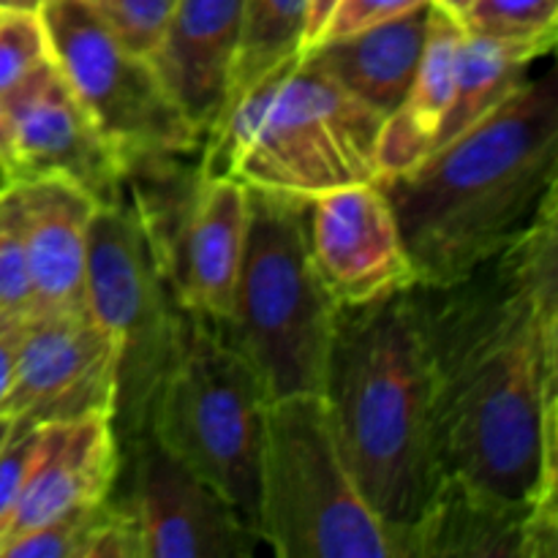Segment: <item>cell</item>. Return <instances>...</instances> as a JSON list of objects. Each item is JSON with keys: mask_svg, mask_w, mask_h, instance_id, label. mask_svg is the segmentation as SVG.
I'll return each instance as SVG.
<instances>
[{"mask_svg": "<svg viewBox=\"0 0 558 558\" xmlns=\"http://www.w3.org/2000/svg\"><path fill=\"white\" fill-rule=\"evenodd\" d=\"M556 199L466 276L409 287L430 376L436 474L548 526H558Z\"/></svg>", "mask_w": 558, "mask_h": 558, "instance_id": "6da1fadb", "label": "cell"}, {"mask_svg": "<svg viewBox=\"0 0 558 558\" xmlns=\"http://www.w3.org/2000/svg\"><path fill=\"white\" fill-rule=\"evenodd\" d=\"M558 80H526L505 104L381 180L417 283H450L499 254L556 194Z\"/></svg>", "mask_w": 558, "mask_h": 558, "instance_id": "7a4b0ae2", "label": "cell"}, {"mask_svg": "<svg viewBox=\"0 0 558 558\" xmlns=\"http://www.w3.org/2000/svg\"><path fill=\"white\" fill-rule=\"evenodd\" d=\"M322 398L343 461L371 510L396 534L401 558L403 534L439 480L430 376L409 289L338 308Z\"/></svg>", "mask_w": 558, "mask_h": 558, "instance_id": "3957f363", "label": "cell"}, {"mask_svg": "<svg viewBox=\"0 0 558 558\" xmlns=\"http://www.w3.org/2000/svg\"><path fill=\"white\" fill-rule=\"evenodd\" d=\"M338 305L305 243V199L248 189V238L234 308L216 327L256 371L267 398L322 396Z\"/></svg>", "mask_w": 558, "mask_h": 558, "instance_id": "277c9868", "label": "cell"}, {"mask_svg": "<svg viewBox=\"0 0 558 558\" xmlns=\"http://www.w3.org/2000/svg\"><path fill=\"white\" fill-rule=\"evenodd\" d=\"M85 308L120 349L114 434L120 447L147 434L150 409L172 371L191 314L180 305L156 216L134 180L98 207L87 234Z\"/></svg>", "mask_w": 558, "mask_h": 558, "instance_id": "5b68a950", "label": "cell"}, {"mask_svg": "<svg viewBox=\"0 0 558 558\" xmlns=\"http://www.w3.org/2000/svg\"><path fill=\"white\" fill-rule=\"evenodd\" d=\"M256 537L281 558H398L396 534L360 494L322 396L267 407Z\"/></svg>", "mask_w": 558, "mask_h": 558, "instance_id": "8992f818", "label": "cell"}, {"mask_svg": "<svg viewBox=\"0 0 558 558\" xmlns=\"http://www.w3.org/2000/svg\"><path fill=\"white\" fill-rule=\"evenodd\" d=\"M267 407L270 398L256 371L210 322L191 316L183 349L150 409L147 434L216 488L254 532Z\"/></svg>", "mask_w": 558, "mask_h": 558, "instance_id": "52a82bcc", "label": "cell"}, {"mask_svg": "<svg viewBox=\"0 0 558 558\" xmlns=\"http://www.w3.org/2000/svg\"><path fill=\"white\" fill-rule=\"evenodd\" d=\"M49 54L131 174L169 169L202 147V134L180 112L150 58L131 49L87 0H49L38 11Z\"/></svg>", "mask_w": 558, "mask_h": 558, "instance_id": "ba28073f", "label": "cell"}, {"mask_svg": "<svg viewBox=\"0 0 558 558\" xmlns=\"http://www.w3.org/2000/svg\"><path fill=\"white\" fill-rule=\"evenodd\" d=\"M381 125L379 112L300 52L240 153L232 178L298 199L379 183Z\"/></svg>", "mask_w": 558, "mask_h": 558, "instance_id": "9c48e42d", "label": "cell"}, {"mask_svg": "<svg viewBox=\"0 0 558 558\" xmlns=\"http://www.w3.org/2000/svg\"><path fill=\"white\" fill-rule=\"evenodd\" d=\"M118 376V341L90 311L31 314L22 319L3 412L27 428L114 414Z\"/></svg>", "mask_w": 558, "mask_h": 558, "instance_id": "30bf717a", "label": "cell"}, {"mask_svg": "<svg viewBox=\"0 0 558 558\" xmlns=\"http://www.w3.org/2000/svg\"><path fill=\"white\" fill-rule=\"evenodd\" d=\"M120 499L134 515L145 558H248L259 545L234 507L169 456L150 434L120 447Z\"/></svg>", "mask_w": 558, "mask_h": 558, "instance_id": "8fae6325", "label": "cell"}, {"mask_svg": "<svg viewBox=\"0 0 558 558\" xmlns=\"http://www.w3.org/2000/svg\"><path fill=\"white\" fill-rule=\"evenodd\" d=\"M305 243L338 308L376 303L414 283L396 213L379 183L347 185L305 199Z\"/></svg>", "mask_w": 558, "mask_h": 558, "instance_id": "7c38bea8", "label": "cell"}, {"mask_svg": "<svg viewBox=\"0 0 558 558\" xmlns=\"http://www.w3.org/2000/svg\"><path fill=\"white\" fill-rule=\"evenodd\" d=\"M3 101L14 123L16 180H69L98 207L125 194L131 167L93 125L54 63L38 69Z\"/></svg>", "mask_w": 558, "mask_h": 558, "instance_id": "4fadbf2b", "label": "cell"}, {"mask_svg": "<svg viewBox=\"0 0 558 558\" xmlns=\"http://www.w3.org/2000/svg\"><path fill=\"white\" fill-rule=\"evenodd\" d=\"M156 223L180 305L213 327L227 325L248 238V185L234 178H191L178 223L167 227L158 216Z\"/></svg>", "mask_w": 558, "mask_h": 558, "instance_id": "5bb4252c", "label": "cell"}, {"mask_svg": "<svg viewBox=\"0 0 558 558\" xmlns=\"http://www.w3.org/2000/svg\"><path fill=\"white\" fill-rule=\"evenodd\" d=\"M245 0H172L150 63L205 140L232 87Z\"/></svg>", "mask_w": 558, "mask_h": 558, "instance_id": "9a60e30c", "label": "cell"}, {"mask_svg": "<svg viewBox=\"0 0 558 558\" xmlns=\"http://www.w3.org/2000/svg\"><path fill=\"white\" fill-rule=\"evenodd\" d=\"M123 450L112 414H87L74 423L44 425L41 441L27 469L20 507L0 550L11 539L41 526L71 507L101 501L118 483Z\"/></svg>", "mask_w": 558, "mask_h": 558, "instance_id": "2e32d148", "label": "cell"}, {"mask_svg": "<svg viewBox=\"0 0 558 558\" xmlns=\"http://www.w3.org/2000/svg\"><path fill=\"white\" fill-rule=\"evenodd\" d=\"M31 270V314L85 308L87 234L98 202L60 178L14 180ZM27 314V316H31Z\"/></svg>", "mask_w": 558, "mask_h": 558, "instance_id": "e0dca14e", "label": "cell"}, {"mask_svg": "<svg viewBox=\"0 0 558 558\" xmlns=\"http://www.w3.org/2000/svg\"><path fill=\"white\" fill-rule=\"evenodd\" d=\"M532 510L480 494L461 480H439L423 515L401 543V558H556Z\"/></svg>", "mask_w": 558, "mask_h": 558, "instance_id": "ac0fdd59", "label": "cell"}, {"mask_svg": "<svg viewBox=\"0 0 558 558\" xmlns=\"http://www.w3.org/2000/svg\"><path fill=\"white\" fill-rule=\"evenodd\" d=\"M430 14L434 5L425 3L379 25L316 41L303 52L343 90L387 118L396 112L417 74L428 41Z\"/></svg>", "mask_w": 558, "mask_h": 558, "instance_id": "d6986e66", "label": "cell"}, {"mask_svg": "<svg viewBox=\"0 0 558 558\" xmlns=\"http://www.w3.org/2000/svg\"><path fill=\"white\" fill-rule=\"evenodd\" d=\"M463 25L445 11L430 14L428 41L420 58L417 74L407 96L392 114H387L379 136V183L425 158L434 147L436 131L450 107L456 87L458 49H461Z\"/></svg>", "mask_w": 558, "mask_h": 558, "instance_id": "ffe728a7", "label": "cell"}, {"mask_svg": "<svg viewBox=\"0 0 558 558\" xmlns=\"http://www.w3.org/2000/svg\"><path fill=\"white\" fill-rule=\"evenodd\" d=\"M543 54V49L532 47V44L499 41V38L463 31L461 49H458L456 87H452L450 107L436 131L430 150L456 140L477 120L494 112L499 104H505L526 82L529 65Z\"/></svg>", "mask_w": 558, "mask_h": 558, "instance_id": "44dd1931", "label": "cell"}, {"mask_svg": "<svg viewBox=\"0 0 558 558\" xmlns=\"http://www.w3.org/2000/svg\"><path fill=\"white\" fill-rule=\"evenodd\" d=\"M0 558H145L134 515L118 490L71 507L11 539Z\"/></svg>", "mask_w": 558, "mask_h": 558, "instance_id": "7402d4cb", "label": "cell"}, {"mask_svg": "<svg viewBox=\"0 0 558 558\" xmlns=\"http://www.w3.org/2000/svg\"><path fill=\"white\" fill-rule=\"evenodd\" d=\"M305 22H308V0H245L243 36H240L229 98L245 90L272 65L303 52Z\"/></svg>", "mask_w": 558, "mask_h": 558, "instance_id": "603a6c76", "label": "cell"}, {"mask_svg": "<svg viewBox=\"0 0 558 558\" xmlns=\"http://www.w3.org/2000/svg\"><path fill=\"white\" fill-rule=\"evenodd\" d=\"M461 25L477 36L532 44L548 54L558 38V0H474Z\"/></svg>", "mask_w": 558, "mask_h": 558, "instance_id": "cb8c5ba5", "label": "cell"}, {"mask_svg": "<svg viewBox=\"0 0 558 558\" xmlns=\"http://www.w3.org/2000/svg\"><path fill=\"white\" fill-rule=\"evenodd\" d=\"M33 305L25 234L14 185L0 183V314L27 316Z\"/></svg>", "mask_w": 558, "mask_h": 558, "instance_id": "d4e9b609", "label": "cell"}, {"mask_svg": "<svg viewBox=\"0 0 558 558\" xmlns=\"http://www.w3.org/2000/svg\"><path fill=\"white\" fill-rule=\"evenodd\" d=\"M52 63L47 31L38 14H0V98L14 93L38 69Z\"/></svg>", "mask_w": 558, "mask_h": 558, "instance_id": "484cf974", "label": "cell"}, {"mask_svg": "<svg viewBox=\"0 0 558 558\" xmlns=\"http://www.w3.org/2000/svg\"><path fill=\"white\" fill-rule=\"evenodd\" d=\"M107 25L142 54H150L167 22L172 0H87Z\"/></svg>", "mask_w": 558, "mask_h": 558, "instance_id": "4316f807", "label": "cell"}, {"mask_svg": "<svg viewBox=\"0 0 558 558\" xmlns=\"http://www.w3.org/2000/svg\"><path fill=\"white\" fill-rule=\"evenodd\" d=\"M38 441H41V428H27V425H16L11 420V434L0 447V543L14 521L16 507H20L27 469L38 450Z\"/></svg>", "mask_w": 558, "mask_h": 558, "instance_id": "83f0119b", "label": "cell"}, {"mask_svg": "<svg viewBox=\"0 0 558 558\" xmlns=\"http://www.w3.org/2000/svg\"><path fill=\"white\" fill-rule=\"evenodd\" d=\"M425 3H430V0H338L330 20H327L325 31H322L319 41L347 36V33H357L371 25H379V22L407 14V11L420 9V5ZM311 47H314V44H311Z\"/></svg>", "mask_w": 558, "mask_h": 558, "instance_id": "f1b7e54d", "label": "cell"}, {"mask_svg": "<svg viewBox=\"0 0 558 558\" xmlns=\"http://www.w3.org/2000/svg\"><path fill=\"white\" fill-rule=\"evenodd\" d=\"M22 319L25 316L0 314V414H5V398H9L11 379H14V360L22 332Z\"/></svg>", "mask_w": 558, "mask_h": 558, "instance_id": "f546056e", "label": "cell"}, {"mask_svg": "<svg viewBox=\"0 0 558 558\" xmlns=\"http://www.w3.org/2000/svg\"><path fill=\"white\" fill-rule=\"evenodd\" d=\"M16 180V150H14V123L5 101L0 98V183Z\"/></svg>", "mask_w": 558, "mask_h": 558, "instance_id": "4dcf8cb0", "label": "cell"}, {"mask_svg": "<svg viewBox=\"0 0 558 558\" xmlns=\"http://www.w3.org/2000/svg\"><path fill=\"white\" fill-rule=\"evenodd\" d=\"M336 3L338 0H308V22H305L303 49H308L311 44L319 41L322 31H325V25H327V20H330Z\"/></svg>", "mask_w": 558, "mask_h": 558, "instance_id": "1f68e13d", "label": "cell"}, {"mask_svg": "<svg viewBox=\"0 0 558 558\" xmlns=\"http://www.w3.org/2000/svg\"><path fill=\"white\" fill-rule=\"evenodd\" d=\"M430 5L439 11H445V14L452 16V20L463 22V16L469 14V9L474 5V0H430Z\"/></svg>", "mask_w": 558, "mask_h": 558, "instance_id": "d6a6232c", "label": "cell"}, {"mask_svg": "<svg viewBox=\"0 0 558 558\" xmlns=\"http://www.w3.org/2000/svg\"><path fill=\"white\" fill-rule=\"evenodd\" d=\"M49 0H0V14L5 11H25V14H38Z\"/></svg>", "mask_w": 558, "mask_h": 558, "instance_id": "836d02e7", "label": "cell"}, {"mask_svg": "<svg viewBox=\"0 0 558 558\" xmlns=\"http://www.w3.org/2000/svg\"><path fill=\"white\" fill-rule=\"evenodd\" d=\"M11 434V417L9 414H0V447H3V441L9 439Z\"/></svg>", "mask_w": 558, "mask_h": 558, "instance_id": "e575fe53", "label": "cell"}]
</instances>
